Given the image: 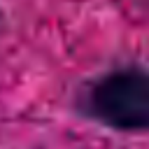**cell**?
I'll return each instance as SVG.
<instances>
[{
  "label": "cell",
  "instance_id": "cell-1",
  "mask_svg": "<svg viewBox=\"0 0 149 149\" xmlns=\"http://www.w3.org/2000/svg\"><path fill=\"white\" fill-rule=\"evenodd\" d=\"M72 105L79 116L112 133H149V65L119 63L81 81Z\"/></svg>",
  "mask_w": 149,
  "mask_h": 149
}]
</instances>
